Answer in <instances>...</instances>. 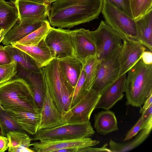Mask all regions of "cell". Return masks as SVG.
I'll use <instances>...</instances> for the list:
<instances>
[{"label": "cell", "instance_id": "35", "mask_svg": "<svg viewBox=\"0 0 152 152\" xmlns=\"http://www.w3.org/2000/svg\"><path fill=\"white\" fill-rule=\"evenodd\" d=\"M142 123V115L137 122L127 132L124 139V141L131 139L138 133L141 129Z\"/></svg>", "mask_w": 152, "mask_h": 152}, {"label": "cell", "instance_id": "21", "mask_svg": "<svg viewBox=\"0 0 152 152\" xmlns=\"http://www.w3.org/2000/svg\"><path fill=\"white\" fill-rule=\"evenodd\" d=\"M4 48L10 56L12 61L17 63L24 73L40 71L34 60L28 55L11 45H6Z\"/></svg>", "mask_w": 152, "mask_h": 152}, {"label": "cell", "instance_id": "7", "mask_svg": "<svg viewBox=\"0 0 152 152\" xmlns=\"http://www.w3.org/2000/svg\"><path fill=\"white\" fill-rule=\"evenodd\" d=\"M40 71L50 96L63 117L64 112L61 101V91L63 84L67 80L58 59H53L46 65L40 68Z\"/></svg>", "mask_w": 152, "mask_h": 152}, {"label": "cell", "instance_id": "12", "mask_svg": "<svg viewBox=\"0 0 152 152\" xmlns=\"http://www.w3.org/2000/svg\"><path fill=\"white\" fill-rule=\"evenodd\" d=\"M74 56L83 64L86 60L96 54L95 45L90 31L84 28L70 30Z\"/></svg>", "mask_w": 152, "mask_h": 152}, {"label": "cell", "instance_id": "43", "mask_svg": "<svg viewBox=\"0 0 152 152\" xmlns=\"http://www.w3.org/2000/svg\"><path fill=\"white\" fill-rule=\"evenodd\" d=\"M79 148H70L58 150L56 152H78Z\"/></svg>", "mask_w": 152, "mask_h": 152}, {"label": "cell", "instance_id": "45", "mask_svg": "<svg viewBox=\"0 0 152 152\" xmlns=\"http://www.w3.org/2000/svg\"><path fill=\"white\" fill-rule=\"evenodd\" d=\"M2 108V107H1V102H0V108Z\"/></svg>", "mask_w": 152, "mask_h": 152}, {"label": "cell", "instance_id": "37", "mask_svg": "<svg viewBox=\"0 0 152 152\" xmlns=\"http://www.w3.org/2000/svg\"><path fill=\"white\" fill-rule=\"evenodd\" d=\"M107 143L104 144L101 148H93L91 147H88L84 148H79L78 152H111L110 150L107 147Z\"/></svg>", "mask_w": 152, "mask_h": 152}, {"label": "cell", "instance_id": "30", "mask_svg": "<svg viewBox=\"0 0 152 152\" xmlns=\"http://www.w3.org/2000/svg\"><path fill=\"white\" fill-rule=\"evenodd\" d=\"M0 134L7 137V134L14 131L24 132L11 117L7 110L0 108Z\"/></svg>", "mask_w": 152, "mask_h": 152}, {"label": "cell", "instance_id": "36", "mask_svg": "<svg viewBox=\"0 0 152 152\" xmlns=\"http://www.w3.org/2000/svg\"><path fill=\"white\" fill-rule=\"evenodd\" d=\"M13 61L4 47L0 45V65L10 64Z\"/></svg>", "mask_w": 152, "mask_h": 152}, {"label": "cell", "instance_id": "3", "mask_svg": "<svg viewBox=\"0 0 152 152\" xmlns=\"http://www.w3.org/2000/svg\"><path fill=\"white\" fill-rule=\"evenodd\" d=\"M128 72L126 105L141 107L152 94V64H145L141 58Z\"/></svg>", "mask_w": 152, "mask_h": 152}, {"label": "cell", "instance_id": "10", "mask_svg": "<svg viewBox=\"0 0 152 152\" xmlns=\"http://www.w3.org/2000/svg\"><path fill=\"white\" fill-rule=\"evenodd\" d=\"M100 94L91 89L63 115L65 123L89 121Z\"/></svg>", "mask_w": 152, "mask_h": 152}, {"label": "cell", "instance_id": "16", "mask_svg": "<svg viewBox=\"0 0 152 152\" xmlns=\"http://www.w3.org/2000/svg\"><path fill=\"white\" fill-rule=\"evenodd\" d=\"M15 8L19 21L31 18H47L49 5L27 0H11L10 3Z\"/></svg>", "mask_w": 152, "mask_h": 152}, {"label": "cell", "instance_id": "19", "mask_svg": "<svg viewBox=\"0 0 152 152\" xmlns=\"http://www.w3.org/2000/svg\"><path fill=\"white\" fill-rule=\"evenodd\" d=\"M44 38L37 46H30L17 43L11 45L30 56L35 61L39 68H40L54 58L45 42Z\"/></svg>", "mask_w": 152, "mask_h": 152}, {"label": "cell", "instance_id": "1", "mask_svg": "<svg viewBox=\"0 0 152 152\" xmlns=\"http://www.w3.org/2000/svg\"><path fill=\"white\" fill-rule=\"evenodd\" d=\"M103 0H57L48 5V18L53 27L70 28L98 18Z\"/></svg>", "mask_w": 152, "mask_h": 152}, {"label": "cell", "instance_id": "20", "mask_svg": "<svg viewBox=\"0 0 152 152\" xmlns=\"http://www.w3.org/2000/svg\"><path fill=\"white\" fill-rule=\"evenodd\" d=\"M58 60L66 78L75 88L83 69L82 63L74 55Z\"/></svg>", "mask_w": 152, "mask_h": 152}, {"label": "cell", "instance_id": "33", "mask_svg": "<svg viewBox=\"0 0 152 152\" xmlns=\"http://www.w3.org/2000/svg\"><path fill=\"white\" fill-rule=\"evenodd\" d=\"M17 66L15 61L10 64L0 65V84L12 79L17 72Z\"/></svg>", "mask_w": 152, "mask_h": 152}, {"label": "cell", "instance_id": "6", "mask_svg": "<svg viewBox=\"0 0 152 152\" xmlns=\"http://www.w3.org/2000/svg\"><path fill=\"white\" fill-rule=\"evenodd\" d=\"M123 44L119 45L107 57L100 61L97 76L92 88L101 94L118 78L121 69Z\"/></svg>", "mask_w": 152, "mask_h": 152}, {"label": "cell", "instance_id": "39", "mask_svg": "<svg viewBox=\"0 0 152 152\" xmlns=\"http://www.w3.org/2000/svg\"><path fill=\"white\" fill-rule=\"evenodd\" d=\"M141 58L145 64H152V51L150 50L145 51L142 54Z\"/></svg>", "mask_w": 152, "mask_h": 152}, {"label": "cell", "instance_id": "13", "mask_svg": "<svg viewBox=\"0 0 152 152\" xmlns=\"http://www.w3.org/2000/svg\"><path fill=\"white\" fill-rule=\"evenodd\" d=\"M44 82L45 92L40 110V120L38 130L52 128L65 123L63 121L61 113L56 106Z\"/></svg>", "mask_w": 152, "mask_h": 152}, {"label": "cell", "instance_id": "42", "mask_svg": "<svg viewBox=\"0 0 152 152\" xmlns=\"http://www.w3.org/2000/svg\"><path fill=\"white\" fill-rule=\"evenodd\" d=\"M43 4L49 5L57 0H27Z\"/></svg>", "mask_w": 152, "mask_h": 152}, {"label": "cell", "instance_id": "17", "mask_svg": "<svg viewBox=\"0 0 152 152\" xmlns=\"http://www.w3.org/2000/svg\"><path fill=\"white\" fill-rule=\"evenodd\" d=\"M146 49V47L140 42L124 41L118 78L126 74L142 58Z\"/></svg>", "mask_w": 152, "mask_h": 152}, {"label": "cell", "instance_id": "4", "mask_svg": "<svg viewBox=\"0 0 152 152\" xmlns=\"http://www.w3.org/2000/svg\"><path fill=\"white\" fill-rule=\"evenodd\" d=\"M106 23L120 36L121 39L140 42L136 21L113 5L103 0L102 11Z\"/></svg>", "mask_w": 152, "mask_h": 152}, {"label": "cell", "instance_id": "27", "mask_svg": "<svg viewBox=\"0 0 152 152\" xmlns=\"http://www.w3.org/2000/svg\"><path fill=\"white\" fill-rule=\"evenodd\" d=\"M140 131L133 140L128 142L121 143L110 140L109 145L111 152L128 151L140 145L146 140L151 132L145 129H143Z\"/></svg>", "mask_w": 152, "mask_h": 152}, {"label": "cell", "instance_id": "11", "mask_svg": "<svg viewBox=\"0 0 152 152\" xmlns=\"http://www.w3.org/2000/svg\"><path fill=\"white\" fill-rule=\"evenodd\" d=\"M100 141L89 137L76 139L50 140H42L30 144L34 152H51L70 148H84L99 144Z\"/></svg>", "mask_w": 152, "mask_h": 152}, {"label": "cell", "instance_id": "14", "mask_svg": "<svg viewBox=\"0 0 152 152\" xmlns=\"http://www.w3.org/2000/svg\"><path fill=\"white\" fill-rule=\"evenodd\" d=\"M47 18H31L19 21L10 29L1 41L7 45L16 43L40 27Z\"/></svg>", "mask_w": 152, "mask_h": 152}, {"label": "cell", "instance_id": "38", "mask_svg": "<svg viewBox=\"0 0 152 152\" xmlns=\"http://www.w3.org/2000/svg\"><path fill=\"white\" fill-rule=\"evenodd\" d=\"M142 123L141 129L145 124L152 118V104L142 114Z\"/></svg>", "mask_w": 152, "mask_h": 152}, {"label": "cell", "instance_id": "15", "mask_svg": "<svg viewBox=\"0 0 152 152\" xmlns=\"http://www.w3.org/2000/svg\"><path fill=\"white\" fill-rule=\"evenodd\" d=\"M126 74L118 78L101 93L95 108L108 110L118 101L122 99L125 92Z\"/></svg>", "mask_w": 152, "mask_h": 152}, {"label": "cell", "instance_id": "18", "mask_svg": "<svg viewBox=\"0 0 152 152\" xmlns=\"http://www.w3.org/2000/svg\"><path fill=\"white\" fill-rule=\"evenodd\" d=\"M11 117L26 132L34 135L38 130L40 113L18 110H7Z\"/></svg>", "mask_w": 152, "mask_h": 152}, {"label": "cell", "instance_id": "32", "mask_svg": "<svg viewBox=\"0 0 152 152\" xmlns=\"http://www.w3.org/2000/svg\"><path fill=\"white\" fill-rule=\"evenodd\" d=\"M85 73L84 70L82 69L74 88L69 109L83 97L88 92L85 88Z\"/></svg>", "mask_w": 152, "mask_h": 152}, {"label": "cell", "instance_id": "9", "mask_svg": "<svg viewBox=\"0 0 152 152\" xmlns=\"http://www.w3.org/2000/svg\"><path fill=\"white\" fill-rule=\"evenodd\" d=\"M70 30L51 27L44 38L54 58L74 55Z\"/></svg>", "mask_w": 152, "mask_h": 152}, {"label": "cell", "instance_id": "23", "mask_svg": "<svg viewBox=\"0 0 152 152\" xmlns=\"http://www.w3.org/2000/svg\"><path fill=\"white\" fill-rule=\"evenodd\" d=\"M26 80L30 85L37 107L41 110L44 99L45 88L41 71L24 73Z\"/></svg>", "mask_w": 152, "mask_h": 152}, {"label": "cell", "instance_id": "28", "mask_svg": "<svg viewBox=\"0 0 152 152\" xmlns=\"http://www.w3.org/2000/svg\"><path fill=\"white\" fill-rule=\"evenodd\" d=\"M100 61L96 55L87 59L83 64V69L85 73V89L92 88L96 79Z\"/></svg>", "mask_w": 152, "mask_h": 152}, {"label": "cell", "instance_id": "41", "mask_svg": "<svg viewBox=\"0 0 152 152\" xmlns=\"http://www.w3.org/2000/svg\"><path fill=\"white\" fill-rule=\"evenodd\" d=\"M142 107H140L139 111L140 113L142 114L152 104V94L147 99Z\"/></svg>", "mask_w": 152, "mask_h": 152}, {"label": "cell", "instance_id": "24", "mask_svg": "<svg viewBox=\"0 0 152 152\" xmlns=\"http://www.w3.org/2000/svg\"><path fill=\"white\" fill-rule=\"evenodd\" d=\"M6 137L9 140V152H34L29 148L32 140L26 132L10 131L7 134Z\"/></svg>", "mask_w": 152, "mask_h": 152}, {"label": "cell", "instance_id": "40", "mask_svg": "<svg viewBox=\"0 0 152 152\" xmlns=\"http://www.w3.org/2000/svg\"><path fill=\"white\" fill-rule=\"evenodd\" d=\"M9 140L6 137L0 135V152H4L9 148Z\"/></svg>", "mask_w": 152, "mask_h": 152}, {"label": "cell", "instance_id": "25", "mask_svg": "<svg viewBox=\"0 0 152 152\" xmlns=\"http://www.w3.org/2000/svg\"><path fill=\"white\" fill-rule=\"evenodd\" d=\"M136 21L140 43L152 51V9Z\"/></svg>", "mask_w": 152, "mask_h": 152}, {"label": "cell", "instance_id": "44", "mask_svg": "<svg viewBox=\"0 0 152 152\" xmlns=\"http://www.w3.org/2000/svg\"><path fill=\"white\" fill-rule=\"evenodd\" d=\"M8 30H5L2 29H0V43L3 40L4 37Z\"/></svg>", "mask_w": 152, "mask_h": 152}, {"label": "cell", "instance_id": "31", "mask_svg": "<svg viewBox=\"0 0 152 152\" xmlns=\"http://www.w3.org/2000/svg\"><path fill=\"white\" fill-rule=\"evenodd\" d=\"M133 18L135 20L152 9V0H130Z\"/></svg>", "mask_w": 152, "mask_h": 152}, {"label": "cell", "instance_id": "29", "mask_svg": "<svg viewBox=\"0 0 152 152\" xmlns=\"http://www.w3.org/2000/svg\"><path fill=\"white\" fill-rule=\"evenodd\" d=\"M51 27L48 20L47 19L45 20L40 27L16 43L37 46L45 37Z\"/></svg>", "mask_w": 152, "mask_h": 152}, {"label": "cell", "instance_id": "5", "mask_svg": "<svg viewBox=\"0 0 152 152\" xmlns=\"http://www.w3.org/2000/svg\"><path fill=\"white\" fill-rule=\"evenodd\" d=\"M95 132L90 122H67L49 129L38 130L32 140H69L89 137Z\"/></svg>", "mask_w": 152, "mask_h": 152}, {"label": "cell", "instance_id": "26", "mask_svg": "<svg viewBox=\"0 0 152 152\" xmlns=\"http://www.w3.org/2000/svg\"><path fill=\"white\" fill-rule=\"evenodd\" d=\"M18 21L14 7L5 0H0V29L9 30Z\"/></svg>", "mask_w": 152, "mask_h": 152}, {"label": "cell", "instance_id": "8", "mask_svg": "<svg viewBox=\"0 0 152 152\" xmlns=\"http://www.w3.org/2000/svg\"><path fill=\"white\" fill-rule=\"evenodd\" d=\"M95 45L96 55L100 61L109 55L120 44L121 39L118 34L105 21L102 20L95 30L90 31Z\"/></svg>", "mask_w": 152, "mask_h": 152}, {"label": "cell", "instance_id": "34", "mask_svg": "<svg viewBox=\"0 0 152 152\" xmlns=\"http://www.w3.org/2000/svg\"><path fill=\"white\" fill-rule=\"evenodd\" d=\"M106 0L116 8L133 18L130 6V0Z\"/></svg>", "mask_w": 152, "mask_h": 152}, {"label": "cell", "instance_id": "22", "mask_svg": "<svg viewBox=\"0 0 152 152\" xmlns=\"http://www.w3.org/2000/svg\"><path fill=\"white\" fill-rule=\"evenodd\" d=\"M94 127L98 133L104 135L118 130L117 120L114 113L108 110L95 114Z\"/></svg>", "mask_w": 152, "mask_h": 152}, {"label": "cell", "instance_id": "2", "mask_svg": "<svg viewBox=\"0 0 152 152\" xmlns=\"http://www.w3.org/2000/svg\"><path fill=\"white\" fill-rule=\"evenodd\" d=\"M0 101L5 110L40 113L30 85L22 78L12 79L0 84Z\"/></svg>", "mask_w": 152, "mask_h": 152}]
</instances>
